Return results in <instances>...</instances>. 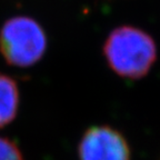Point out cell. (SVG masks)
<instances>
[{
    "mask_svg": "<svg viewBox=\"0 0 160 160\" xmlns=\"http://www.w3.org/2000/svg\"><path fill=\"white\" fill-rule=\"evenodd\" d=\"M109 67L128 79L145 77L157 59V48L151 36L136 27L122 26L109 33L105 45Z\"/></svg>",
    "mask_w": 160,
    "mask_h": 160,
    "instance_id": "6da1fadb",
    "label": "cell"
},
{
    "mask_svg": "<svg viewBox=\"0 0 160 160\" xmlns=\"http://www.w3.org/2000/svg\"><path fill=\"white\" fill-rule=\"evenodd\" d=\"M47 49V36L35 19L10 18L0 30V52L8 65L27 68L37 63Z\"/></svg>",
    "mask_w": 160,
    "mask_h": 160,
    "instance_id": "7a4b0ae2",
    "label": "cell"
},
{
    "mask_svg": "<svg viewBox=\"0 0 160 160\" xmlns=\"http://www.w3.org/2000/svg\"><path fill=\"white\" fill-rule=\"evenodd\" d=\"M80 160H130L127 140L109 126H93L86 130L79 143Z\"/></svg>",
    "mask_w": 160,
    "mask_h": 160,
    "instance_id": "3957f363",
    "label": "cell"
},
{
    "mask_svg": "<svg viewBox=\"0 0 160 160\" xmlns=\"http://www.w3.org/2000/svg\"><path fill=\"white\" fill-rule=\"evenodd\" d=\"M19 107V89L15 79L0 73V128L16 118Z\"/></svg>",
    "mask_w": 160,
    "mask_h": 160,
    "instance_id": "277c9868",
    "label": "cell"
},
{
    "mask_svg": "<svg viewBox=\"0 0 160 160\" xmlns=\"http://www.w3.org/2000/svg\"><path fill=\"white\" fill-rule=\"evenodd\" d=\"M0 160H23V158L15 142L0 137Z\"/></svg>",
    "mask_w": 160,
    "mask_h": 160,
    "instance_id": "5b68a950",
    "label": "cell"
}]
</instances>
